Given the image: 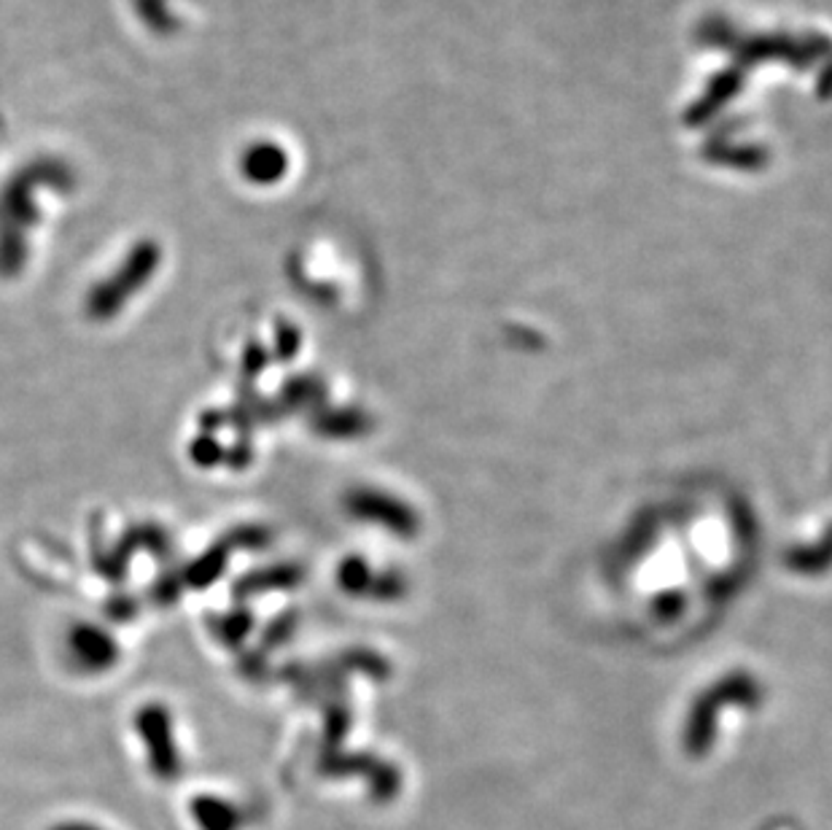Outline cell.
<instances>
[{"instance_id": "obj_1", "label": "cell", "mask_w": 832, "mask_h": 830, "mask_svg": "<svg viewBox=\"0 0 832 830\" xmlns=\"http://www.w3.org/2000/svg\"><path fill=\"white\" fill-rule=\"evenodd\" d=\"M286 167H288L286 152L270 141H262V143H253V146H248L246 154H242V159H240L242 176H246L251 183H262V187H268V183H275L277 178L286 173Z\"/></svg>"}, {"instance_id": "obj_2", "label": "cell", "mask_w": 832, "mask_h": 830, "mask_svg": "<svg viewBox=\"0 0 832 830\" xmlns=\"http://www.w3.org/2000/svg\"><path fill=\"white\" fill-rule=\"evenodd\" d=\"M138 14L157 33H170L176 27V20L167 9V0H138Z\"/></svg>"}]
</instances>
